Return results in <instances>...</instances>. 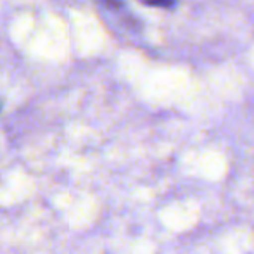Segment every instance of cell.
<instances>
[{
	"label": "cell",
	"instance_id": "6da1fadb",
	"mask_svg": "<svg viewBox=\"0 0 254 254\" xmlns=\"http://www.w3.org/2000/svg\"><path fill=\"white\" fill-rule=\"evenodd\" d=\"M142 2L152 7H171L175 3V0H142Z\"/></svg>",
	"mask_w": 254,
	"mask_h": 254
}]
</instances>
